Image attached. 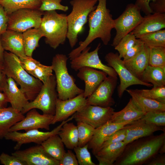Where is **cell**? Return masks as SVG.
<instances>
[{
	"label": "cell",
	"mask_w": 165,
	"mask_h": 165,
	"mask_svg": "<svg viewBox=\"0 0 165 165\" xmlns=\"http://www.w3.org/2000/svg\"><path fill=\"white\" fill-rule=\"evenodd\" d=\"M107 0H98L96 9L90 14L88 18L89 31L86 39L79 42V46L68 54L71 61L78 56L94 40L100 38L107 45L110 41L111 32L114 28V19L106 6Z\"/></svg>",
	"instance_id": "6da1fadb"
},
{
	"label": "cell",
	"mask_w": 165,
	"mask_h": 165,
	"mask_svg": "<svg viewBox=\"0 0 165 165\" xmlns=\"http://www.w3.org/2000/svg\"><path fill=\"white\" fill-rule=\"evenodd\" d=\"M165 141V132L137 139L127 144L121 155L114 163L115 165H138L145 163L158 153Z\"/></svg>",
	"instance_id": "7a4b0ae2"
},
{
	"label": "cell",
	"mask_w": 165,
	"mask_h": 165,
	"mask_svg": "<svg viewBox=\"0 0 165 165\" xmlns=\"http://www.w3.org/2000/svg\"><path fill=\"white\" fill-rule=\"evenodd\" d=\"M3 64L7 77L12 78L20 86L29 101L33 100L40 91L43 83L24 69L19 57L11 52L4 51Z\"/></svg>",
	"instance_id": "3957f363"
},
{
	"label": "cell",
	"mask_w": 165,
	"mask_h": 165,
	"mask_svg": "<svg viewBox=\"0 0 165 165\" xmlns=\"http://www.w3.org/2000/svg\"><path fill=\"white\" fill-rule=\"evenodd\" d=\"M67 15L56 10L44 12L39 27L45 43L53 49L64 44L67 38L68 26Z\"/></svg>",
	"instance_id": "277c9868"
},
{
	"label": "cell",
	"mask_w": 165,
	"mask_h": 165,
	"mask_svg": "<svg viewBox=\"0 0 165 165\" xmlns=\"http://www.w3.org/2000/svg\"><path fill=\"white\" fill-rule=\"evenodd\" d=\"M97 2L98 0H72L70 2L72 10L67 16V38L72 48L77 43L78 35L83 31L89 16L96 9Z\"/></svg>",
	"instance_id": "5b68a950"
},
{
	"label": "cell",
	"mask_w": 165,
	"mask_h": 165,
	"mask_svg": "<svg viewBox=\"0 0 165 165\" xmlns=\"http://www.w3.org/2000/svg\"><path fill=\"white\" fill-rule=\"evenodd\" d=\"M68 59L65 54L57 53L53 57L51 65L55 73L58 98L62 100L73 98L84 92L77 86L74 77L68 72Z\"/></svg>",
	"instance_id": "8992f818"
},
{
	"label": "cell",
	"mask_w": 165,
	"mask_h": 165,
	"mask_svg": "<svg viewBox=\"0 0 165 165\" xmlns=\"http://www.w3.org/2000/svg\"><path fill=\"white\" fill-rule=\"evenodd\" d=\"M58 98L56 77L53 75L46 83L43 84L35 98L29 102L21 112L24 114L31 109H38L43 114L54 115L56 103Z\"/></svg>",
	"instance_id": "52a82bcc"
},
{
	"label": "cell",
	"mask_w": 165,
	"mask_h": 165,
	"mask_svg": "<svg viewBox=\"0 0 165 165\" xmlns=\"http://www.w3.org/2000/svg\"><path fill=\"white\" fill-rule=\"evenodd\" d=\"M139 8L134 4H128L123 13L114 20V28L116 31L112 46L115 47L121 39L130 33L141 22L143 17Z\"/></svg>",
	"instance_id": "ba28073f"
},
{
	"label": "cell",
	"mask_w": 165,
	"mask_h": 165,
	"mask_svg": "<svg viewBox=\"0 0 165 165\" xmlns=\"http://www.w3.org/2000/svg\"><path fill=\"white\" fill-rule=\"evenodd\" d=\"M107 65L112 68L119 76L120 83L118 88V95L119 98L129 86L140 85L148 87L153 86L152 84L145 82L138 79L126 67L118 53L110 52L105 57Z\"/></svg>",
	"instance_id": "9c48e42d"
},
{
	"label": "cell",
	"mask_w": 165,
	"mask_h": 165,
	"mask_svg": "<svg viewBox=\"0 0 165 165\" xmlns=\"http://www.w3.org/2000/svg\"><path fill=\"white\" fill-rule=\"evenodd\" d=\"M44 12L31 9L16 10L8 15L7 29L23 33L29 29L39 28Z\"/></svg>",
	"instance_id": "30bf717a"
},
{
	"label": "cell",
	"mask_w": 165,
	"mask_h": 165,
	"mask_svg": "<svg viewBox=\"0 0 165 165\" xmlns=\"http://www.w3.org/2000/svg\"><path fill=\"white\" fill-rule=\"evenodd\" d=\"M114 112L112 107L87 104L74 114V119L77 122H83L96 129L109 122Z\"/></svg>",
	"instance_id": "8fae6325"
},
{
	"label": "cell",
	"mask_w": 165,
	"mask_h": 165,
	"mask_svg": "<svg viewBox=\"0 0 165 165\" xmlns=\"http://www.w3.org/2000/svg\"><path fill=\"white\" fill-rule=\"evenodd\" d=\"M74 118V114L67 119L62 122L61 123L50 131L42 132L38 129L29 130L21 133L18 131L9 132L4 138L7 140H11L16 142L14 147L15 150H19L24 144L34 143L41 145L44 141L51 136L58 134L62 126L67 122H69Z\"/></svg>",
	"instance_id": "7c38bea8"
},
{
	"label": "cell",
	"mask_w": 165,
	"mask_h": 165,
	"mask_svg": "<svg viewBox=\"0 0 165 165\" xmlns=\"http://www.w3.org/2000/svg\"><path fill=\"white\" fill-rule=\"evenodd\" d=\"M99 43L93 51L89 52L91 48L87 46L84 49L77 57L71 60L70 66L72 69L77 71L83 67H89L102 71L107 75L118 78V75L112 67L104 64L99 58L98 52L101 48Z\"/></svg>",
	"instance_id": "4fadbf2b"
},
{
	"label": "cell",
	"mask_w": 165,
	"mask_h": 165,
	"mask_svg": "<svg viewBox=\"0 0 165 165\" xmlns=\"http://www.w3.org/2000/svg\"><path fill=\"white\" fill-rule=\"evenodd\" d=\"M118 78L108 76L93 93L86 98L87 104L103 107H111L115 103L112 95Z\"/></svg>",
	"instance_id": "5bb4252c"
},
{
	"label": "cell",
	"mask_w": 165,
	"mask_h": 165,
	"mask_svg": "<svg viewBox=\"0 0 165 165\" xmlns=\"http://www.w3.org/2000/svg\"><path fill=\"white\" fill-rule=\"evenodd\" d=\"M11 154L19 159L26 165H60L59 161L48 154L41 145L23 150H16Z\"/></svg>",
	"instance_id": "9a60e30c"
},
{
	"label": "cell",
	"mask_w": 165,
	"mask_h": 165,
	"mask_svg": "<svg viewBox=\"0 0 165 165\" xmlns=\"http://www.w3.org/2000/svg\"><path fill=\"white\" fill-rule=\"evenodd\" d=\"M26 115L21 121L17 123L10 129L9 132L43 129L50 130L54 115L40 114L36 109H33L27 113Z\"/></svg>",
	"instance_id": "2e32d148"
},
{
	"label": "cell",
	"mask_w": 165,
	"mask_h": 165,
	"mask_svg": "<svg viewBox=\"0 0 165 165\" xmlns=\"http://www.w3.org/2000/svg\"><path fill=\"white\" fill-rule=\"evenodd\" d=\"M87 104L86 98L84 97L83 93L66 100L58 98L52 124L67 119Z\"/></svg>",
	"instance_id": "e0dca14e"
},
{
	"label": "cell",
	"mask_w": 165,
	"mask_h": 165,
	"mask_svg": "<svg viewBox=\"0 0 165 165\" xmlns=\"http://www.w3.org/2000/svg\"><path fill=\"white\" fill-rule=\"evenodd\" d=\"M133 122L121 123L108 122L95 129L92 139L88 143V148L91 150L94 155H95L100 149L104 143L114 133Z\"/></svg>",
	"instance_id": "ac0fdd59"
},
{
	"label": "cell",
	"mask_w": 165,
	"mask_h": 165,
	"mask_svg": "<svg viewBox=\"0 0 165 165\" xmlns=\"http://www.w3.org/2000/svg\"><path fill=\"white\" fill-rule=\"evenodd\" d=\"M78 71L77 76L84 82L83 95L86 98L93 93L108 75L102 71L89 67L81 68Z\"/></svg>",
	"instance_id": "d6986e66"
},
{
	"label": "cell",
	"mask_w": 165,
	"mask_h": 165,
	"mask_svg": "<svg viewBox=\"0 0 165 165\" xmlns=\"http://www.w3.org/2000/svg\"><path fill=\"white\" fill-rule=\"evenodd\" d=\"M125 127L126 134L123 141L126 145L139 138L152 135L156 131L165 130L162 127L147 124L141 119L126 125Z\"/></svg>",
	"instance_id": "ffe728a7"
},
{
	"label": "cell",
	"mask_w": 165,
	"mask_h": 165,
	"mask_svg": "<svg viewBox=\"0 0 165 165\" xmlns=\"http://www.w3.org/2000/svg\"><path fill=\"white\" fill-rule=\"evenodd\" d=\"M165 28V13H152L146 15L139 24L130 33L137 38Z\"/></svg>",
	"instance_id": "44dd1931"
},
{
	"label": "cell",
	"mask_w": 165,
	"mask_h": 165,
	"mask_svg": "<svg viewBox=\"0 0 165 165\" xmlns=\"http://www.w3.org/2000/svg\"><path fill=\"white\" fill-rule=\"evenodd\" d=\"M0 38L5 51H9L19 57L26 56L22 32L7 29Z\"/></svg>",
	"instance_id": "7402d4cb"
},
{
	"label": "cell",
	"mask_w": 165,
	"mask_h": 165,
	"mask_svg": "<svg viewBox=\"0 0 165 165\" xmlns=\"http://www.w3.org/2000/svg\"><path fill=\"white\" fill-rule=\"evenodd\" d=\"M3 92L5 94L11 107L21 112L29 102L24 93L17 86V83L11 78H7V83Z\"/></svg>",
	"instance_id": "603a6c76"
},
{
	"label": "cell",
	"mask_w": 165,
	"mask_h": 165,
	"mask_svg": "<svg viewBox=\"0 0 165 165\" xmlns=\"http://www.w3.org/2000/svg\"><path fill=\"white\" fill-rule=\"evenodd\" d=\"M126 145L122 141L111 144L101 148L94 155L99 165H113L122 154Z\"/></svg>",
	"instance_id": "cb8c5ba5"
},
{
	"label": "cell",
	"mask_w": 165,
	"mask_h": 165,
	"mask_svg": "<svg viewBox=\"0 0 165 165\" xmlns=\"http://www.w3.org/2000/svg\"><path fill=\"white\" fill-rule=\"evenodd\" d=\"M24 117L21 112L11 106L0 109V139L4 138L11 127Z\"/></svg>",
	"instance_id": "d4e9b609"
},
{
	"label": "cell",
	"mask_w": 165,
	"mask_h": 165,
	"mask_svg": "<svg viewBox=\"0 0 165 165\" xmlns=\"http://www.w3.org/2000/svg\"><path fill=\"white\" fill-rule=\"evenodd\" d=\"M149 48L145 46L138 54L123 61L126 67L138 79L141 80L142 74L148 65Z\"/></svg>",
	"instance_id": "484cf974"
},
{
	"label": "cell",
	"mask_w": 165,
	"mask_h": 165,
	"mask_svg": "<svg viewBox=\"0 0 165 165\" xmlns=\"http://www.w3.org/2000/svg\"><path fill=\"white\" fill-rule=\"evenodd\" d=\"M145 113L131 98L123 109L114 112L109 122L117 123L132 122L141 119Z\"/></svg>",
	"instance_id": "4316f807"
},
{
	"label": "cell",
	"mask_w": 165,
	"mask_h": 165,
	"mask_svg": "<svg viewBox=\"0 0 165 165\" xmlns=\"http://www.w3.org/2000/svg\"><path fill=\"white\" fill-rule=\"evenodd\" d=\"M135 104L143 111L165 112V104L145 97L133 89L126 90Z\"/></svg>",
	"instance_id": "83f0119b"
},
{
	"label": "cell",
	"mask_w": 165,
	"mask_h": 165,
	"mask_svg": "<svg viewBox=\"0 0 165 165\" xmlns=\"http://www.w3.org/2000/svg\"><path fill=\"white\" fill-rule=\"evenodd\" d=\"M58 135L66 147L72 150L78 146V131L73 123L67 122L62 126Z\"/></svg>",
	"instance_id": "f1b7e54d"
},
{
	"label": "cell",
	"mask_w": 165,
	"mask_h": 165,
	"mask_svg": "<svg viewBox=\"0 0 165 165\" xmlns=\"http://www.w3.org/2000/svg\"><path fill=\"white\" fill-rule=\"evenodd\" d=\"M41 145L48 154L58 161L61 159L66 152L64 145L58 134L51 136Z\"/></svg>",
	"instance_id": "f546056e"
},
{
	"label": "cell",
	"mask_w": 165,
	"mask_h": 165,
	"mask_svg": "<svg viewBox=\"0 0 165 165\" xmlns=\"http://www.w3.org/2000/svg\"><path fill=\"white\" fill-rule=\"evenodd\" d=\"M141 80L152 83L153 87L165 86V68L148 65L142 74Z\"/></svg>",
	"instance_id": "4dcf8cb0"
},
{
	"label": "cell",
	"mask_w": 165,
	"mask_h": 165,
	"mask_svg": "<svg viewBox=\"0 0 165 165\" xmlns=\"http://www.w3.org/2000/svg\"><path fill=\"white\" fill-rule=\"evenodd\" d=\"M41 3V0H0V4L8 15L21 9H38Z\"/></svg>",
	"instance_id": "1f68e13d"
},
{
	"label": "cell",
	"mask_w": 165,
	"mask_h": 165,
	"mask_svg": "<svg viewBox=\"0 0 165 165\" xmlns=\"http://www.w3.org/2000/svg\"><path fill=\"white\" fill-rule=\"evenodd\" d=\"M26 55L32 57L33 53L39 46V41L43 35L39 28H32L22 33Z\"/></svg>",
	"instance_id": "d6a6232c"
},
{
	"label": "cell",
	"mask_w": 165,
	"mask_h": 165,
	"mask_svg": "<svg viewBox=\"0 0 165 165\" xmlns=\"http://www.w3.org/2000/svg\"><path fill=\"white\" fill-rule=\"evenodd\" d=\"M144 44L148 47H165V29L146 34L140 37Z\"/></svg>",
	"instance_id": "836d02e7"
},
{
	"label": "cell",
	"mask_w": 165,
	"mask_h": 165,
	"mask_svg": "<svg viewBox=\"0 0 165 165\" xmlns=\"http://www.w3.org/2000/svg\"><path fill=\"white\" fill-rule=\"evenodd\" d=\"M78 131V146H83L92 139L95 129L89 124L81 122H77Z\"/></svg>",
	"instance_id": "e575fe53"
},
{
	"label": "cell",
	"mask_w": 165,
	"mask_h": 165,
	"mask_svg": "<svg viewBox=\"0 0 165 165\" xmlns=\"http://www.w3.org/2000/svg\"><path fill=\"white\" fill-rule=\"evenodd\" d=\"M148 65L165 68V47H149Z\"/></svg>",
	"instance_id": "d590c367"
},
{
	"label": "cell",
	"mask_w": 165,
	"mask_h": 165,
	"mask_svg": "<svg viewBox=\"0 0 165 165\" xmlns=\"http://www.w3.org/2000/svg\"><path fill=\"white\" fill-rule=\"evenodd\" d=\"M143 97L165 104V86L153 87L151 89L134 90Z\"/></svg>",
	"instance_id": "8d00e7d4"
},
{
	"label": "cell",
	"mask_w": 165,
	"mask_h": 165,
	"mask_svg": "<svg viewBox=\"0 0 165 165\" xmlns=\"http://www.w3.org/2000/svg\"><path fill=\"white\" fill-rule=\"evenodd\" d=\"M137 38L133 34L130 33L124 36L118 44L114 47L117 51L119 57L122 58L127 52L135 43Z\"/></svg>",
	"instance_id": "74e56055"
},
{
	"label": "cell",
	"mask_w": 165,
	"mask_h": 165,
	"mask_svg": "<svg viewBox=\"0 0 165 165\" xmlns=\"http://www.w3.org/2000/svg\"><path fill=\"white\" fill-rule=\"evenodd\" d=\"M141 119L147 124L158 126H165V112H151L145 113Z\"/></svg>",
	"instance_id": "f35d334b"
},
{
	"label": "cell",
	"mask_w": 165,
	"mask_h": 165,
	"mask_svg": "<svg viewBox=\"0 0 165 165\" xmlns=\"http://www.w3.org/2000/svg\"><path fill=\"white\" fill-rule=\"evenodd\" d=\"M88 144L83 146H77L73 149L75 153L79 165H96L92 160L88 149Z\"/></svg>",
	"instance_id": "ab89813d"
},
{
	"label": "cell",
	"mask_w": 165,
	"mask_h": 165,
	"mask_svg": "<svg viewBox=\"0 0 165 165\" xmlns=\"http://www.w3.org/2000/svg\"><path fill=\"white\" fill-rule=\"evenodd\" d=\"M53 70L51 66H47L40 64L31 75L40 81L43 84L46 83L52 76Z\"/></svg>",
	"instance_id": "60d3db41"
},
{
	"label": "cell",
	"mask_w": 165,
	"mask_h": 165,
	"mask_svg": "<svg viewBox=\"0 0 165 165\" xmlns=\"http://www.w3.org/2000/svg\"><path fill=\"white\" fill-rule=\"evenodd\" d=\"M62 0H41V3L38 9L42 12L59 10L64 12L68 9L67 6L61 4Z\"/></svg>",
	"instance_id": "b9f144b4"
},
{
	"label": "cell",
	"mask_w": 165,
	"mask_h": 165,
	"mask_svg": "<svg viewBox=\"0 0 165 165\" xmlns=\"http://www.w3.org/2000/svg\"><path fill=\"white\" fill-rule=\"evenodd\" d=\"M20 64L22 68L30 75L36 67L41 63L32 57L28 56L19 57Z\"/></svg>",
	"instance_id": "7bdbcfd3"
},
{
	"label": "cell",
	"mask_w": 165,
	"mask_h": 165,
	"mask_svg": "<svg viewBox=\"0 0 165 165\" xmlns=\"http://www.w3.org/2000/svg\"><path fill=\"white\" fill-rule=\"evenodd\" d=\"M145 46L144 42L139 38H137L134 45L126 53L123 60L126 61L135 56L142 50Z\"/></svg>",
	"instance_id": "ee69618b"
},
{
	"label": "cell",
	"mask_w": 165,
	"mask_h": 165,
	"mask_svg": "<svg viewBox=\"0 0 165 165\" xmlns=\"http://www.w3.org/2000/svg\"><path fill=\"white\" fill-rule=\"evenodd\" d=\"M125 127L114 133L104 143L101 148L111 144L123 141L126 134V130Z\"/></svg>",
	"instance_id": "f6af8a7d"
},
{
	"label": "cell",
	"mask_w": 165,
	"mask_h": 165,
	"mask_svg": "<svg viewBox=\"0 0 165 165\" xmlns=\"http://www.w3.org/2000/svg\"><path fill=\"white\" fill-rule=\"evenodd\" d=\"M0 163L4 165H26L24 162L16 156L4 152L0 155Z\"/></svg>",
	"instance_id": "bcb514c9"
},
{
	"label": "cell",
	"mask_w": 165,
	"mask_h": 165,
	"mask_svg": "<svg viewBox=\"0 0 165 165\" xmlns=\"http://www.w3.org/2000/svg\"><path fill=\"white\" fill-rule=\"evenodd\" d=\"M60 165H78L76 155L71 150L65 152L59 161Z\"/></svg>",
	"instance_id": "7dc6e473"
},
{
	"label": "cell",
	"mask_w": 165,
	"mask_h": 165,
	"mask_svg": "<svg viewBox=\"0 0 165 165\" xmlns=\"http://www.w3.org/2000/svg\"><path fill=\"white\" fill-rule=\"evenodd\" d=\"M8 20V15L0 4V35L7 30Z\"/></svg>",
	"instance_id": "c3c4849f"
},
{
	"label": "cell",
	"mask_w": 165,
	"mask_h": 165,
	"mask_svg": "<svg viewBox=\"0 0 165 165\" xmlns=\"http://www.w3.org/2000/svg\"><path fill=\"white\" fill-rule=\"evenodd\" d=\"M149 6L152 13H165V0H155L151 2Z\"/></svg>",
	"instance_id": "681fc988"
},
{
	"label": "cell",
	"mask_w": 165,
	"mask_h": 165,
	"mask_svg": "<svg viewBox=\"0 0 165 165\" xmlns=\"http://www.w3.org/2000/svg\"><path fill=\"white\" fill-rule=\"evenodd\" d=\"M155 0H136L134 4L138 6L145 15L152 13L149 3L151 2H154Z\"/></svg>",
	"instance_id": "f907efd6"
},
{
	"label": "cell",
	"mask_w": 165,
	"mask_h": 165,
	"mask_svg": "<svg viewBox=\"0 0 165 165\" xmlns=\"http://www.w3.org/2000/svg\"><path fill=\"white\" fill-rule=\"evenodd\" d=\"M158 154V153H157ZM157 154L145 163L148 165H165V155L164 154Z\"/></svg>",
	"instance_id": "816d5d0a"
},
{
	"label": "cell",
	"mask_w": 165,
	"mask_h": 165,
	"mask_svg": "<svg viewBox=\"0 0 165 165\" xmlns=\"http://www.w3.org/2000/svg\"><path fill=\"white\" fill-rule=\"evenodd\" d=\"M7 77L5 72L3 62L0 61V92H3L6 84Z\"/></svg>",
	"instance_id": "f5cc1de1"
},
{
	"label": "cell",
	"mask_w": 165,
	"mask_h": 165,
	"mask_svg": "<svg viewBox=\"0 0 165 165\" xmlns=\"http://www.w3.org/2000/svg\"><path fill=\"white\" fill-rule=\"evenodd\" d=\"M8 103V101L5 94L0 92V109L6 107Z\"/></svg>",
	"instance_id": "db71d44e"
},
{
	"label": "cell",
	"mask_w": 165,
	"mask_h": 165,
	"mask_svg": "<svg viewBox=\"0 0 165 165\" xmlns=\"http://www.w3.org/2000/svg\"><path fill=\"white\" fill-rule=\"evenodd\" d=\"M0 37L1 35H0V61L3 62L5 50L3 48L1 43Z\"/></svg>",
	"instance_id": "11a10c76"
},
{
	"label": "cell",
	"mask_w": 165,
	"mask_h": 165,
	"mask_svg": "<svg viewBox=\"0 0 165 165\" xmlns=\"http://www.w3.org/2000/svg\"><path fill=\"white\" fill-rule=\"evenodd\" d=\"M165 152V141L162 144L159 150L158 153L160 154H163Z\"/></svg>",
	"instance_id": "9f6ffc18"
}]
</instances>
